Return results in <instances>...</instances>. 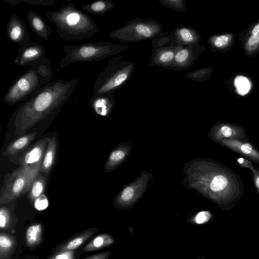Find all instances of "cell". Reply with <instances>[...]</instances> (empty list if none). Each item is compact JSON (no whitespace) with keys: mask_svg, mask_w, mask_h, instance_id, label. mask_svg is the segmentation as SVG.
I'll list each match as a JSON object with an SVG mask.
<instances>
[{"mask_svg":"<svg viewBox=\"0 0 259 259\" xmlns=\"http://www.w3.org/2000/svg\"><path fill=\"white\" fill-rule=\"evenodd\" d=\"M78 83L76 78L68 81L55 79L20 103L13 115L15 135H24L39 122L56 115L68 101Z\"/></svg>","mask_w":259,"mask_h":259,"instance_id":"1","label":"cell"},{"mask_svg":"<svg viewBox=\"0 0 259 259\" xmlns=\"http://www.w3.org/2000/svg\"><path fill=\"white\" fill-rule=\"evenodd\" d=\"M47 18L56 27L59 36L65 41L90 38L98 31L94 20L70 2L59 9L47 12Z\"/></svg>","mask_w":259,"mask_h":259,"instance_id":"2","label":"cell"},{"mask_svg":"<svg viewBox=\"0 0 259 259\" xmlns=\"http://www.w3.org/2000/svg\"><path fill=\"white\" fill-rule=\"evenodd\" d=\"M28 66L30 69L15 79L5 95L3 101L7 105L13 106L24 102L52 81V64L48 56Z\"/></svg>","mask_w":259,"mask_h":259,"instance_id":"3","label":"cell"},{"mask_svg":"<svg viewBox=\"0 0 259 259\" xmlns=\"http://www.w3.org/2000/svg\"><path fill=\"white\" fill-rule=\"evenodd\" d=\"M136 62L119 56L110 59L99 74L93 88V95H113L122 88L133 74Z\"/></svg>","mask_w":259,"mask_h":259,"instance_id":"4","label":"cell"},{"mask_svg":"<svg viewBox=\"0 0 259 259\" xmlns=\"http://www.w3.org/2000/svg\"><path fill=\"white\" fill-rule=\"evenodd\" d=\"M128 49L124 45L104 41L64 46L63 50L65 55L60 60V66L64 68L74 63L102 61Z\"/></svg>","mask_w":259,"mask_h":259,"instance_id":"5","label":"cell"},{"mask_svg":"<svg viewBox=\"0 0 259 259\" xmlns=\"http://www.w3.org/2000/svg\"><path fill=\"white\" fill-rule=\"evenodd\" d=\"M163 32V26L158 21L137 18L111 32L109 37L121 43L133 42L152 40Z\"/></svg>","mask_w":259,"mask_h":259,"instance_id":"6","label":"cell"},{"mask_svg":"<svg viewBox=\"0 0 259 259\" xmlns=\"http://www.w3.org/2000/svg\"><path fill=\"white\" fill-rule=\"evenodd\" d=\"M39 171L19 166L5 175L0 190V203H5L27 194Z\"/></svg>","mask_w":259,"mask_h":259,"instance_id":"7","label":"cell"},{"mask_svg":"<svg viewBox=\"0 0 259 259\" xmlns=\"http://www.w3.org/2000/svg\"><path fill=\"white\" fill-rule=\"evenodd\" d=\"M152 40V51L149 65L169 69L175 55L182 46L176 41L171 30L163 32Z\"/></svg>","mask_w":259,"mask_h":259,"instance_id":"8","label":"cell"},{"mask_svg":"<svg viewBox=\"0 0 259 259\" xmlns=\"http://www.w3.org/2000/svg\"><path fill=\"white\" fill-rule=\"evenodd\" d=\"M48 139V138L40 139L29 147L20 156L17 164L40 171Z\"/></svg>","mask_w":259,"mask_h":259,"instance_id":"9","label":"cell"},{"mask_svg":"<svg viewBox=\"0 0 259 259\" xmlns=\"http://www.w3.org/2000/svg\"><path fill=\"white\" fill-rule=\"evenodd\" d=\"M204 49L198 44L182 46L177 52L169 69L181 71L190 69Z\"/></svg>","mask_w":259,"mask_h":259,"instance_id":"10","label":"cell"},{"mask_svg":"<svg viewBox=\"0 0 259 259\" xmlns=\"http://www.w3.org/2000/svg\"><path fill=\"white\" fill-rule=\"evenodd\" d=\"M211 137L219 143L225 140H249L243 126L227 122L217 123L212 128Z\"/></svg>","mask_w":259,"mask_h":259,"instance_id":"11","label":"cell"},{"mask_svg":"<svg viewBox=\"0 0 259 259\" xmlns=\"http://www.w3.org/2000/svg\"><path fill=\"white\" fill-rule=\"evenodd\" d=\"M18 51V54L14 62L16 65L20 66H28L46 56L45 47L37 42L29 41L20 47Z\"/></svg>","mask_w":259,"mask_h":259,"instance_id":"12","label":"cell"},{"mask_svg":"<svg viewBox=\"0 0 259 259\" xmlns=\"http://www.w3.org/2000/svg\"><path fill=\"white\" fill-rule=\"evenodd\" d=\"M6 33L8 39L19 47L30 41L25 23L16 14L11 16L6 25Z\"/></svg>","mask_w":259,"mask_h":259,"instance_id":"13","label":"cell"},{"mask_svg":"<svg viewBox=\"0 0 259 259\" xmlns=\"http://www.w3.org/2000/svg\"><path fill=\"white\" fill-rule=\"evenodd\" d=\"M219 144L259 165V150L249 140H225Z\"/></svg>","mask_w":259,"mask_h":259,"instance_id":"14","label":"cell"},{"mask_svg":"<svg viewBox=\"0 0 259 259\" xmlns=\"http://www.w3.org/2000/svg\"><path fill=\"white\" fill-rule=\"evenodd\" d=\"M37 133L33 132L22 135L12 141L6 147L2 154L12 161L17 162L22 154L29 148L31 142L37 136Z\"/></svg>","mask_w":259,"mask_h":259,"instance_id":"15","label":"cell"},{"mask_svg":"<svg viewBox=\"0 0 259 259\" xmlns=\"http://www.w3.org/2000/svg\"><path fill=\"white\" fill-rule=\"evenodd\" d=\"M89 104L96 114L106 116L113 108L115 100L113 95H93L89 99Z\"/></svg>","mask_w":259,"mask_h":259,"instance_id":"16","label":"cell"},{"mask_svg":"<svg viewBox=\"0 0 259 259\" xmlns=\"http://www.w3.org/2000/svg\"><path fill=\"white\" fill-rule=\"evenodd\" d=\"M26 18L31 30L38 37L48 40L53 30L43 18L36 12L29 11L26 14Z\"/></svg>","mask_w":259,"mask_h":259,"instance_id":"17","label":"cell"},{"mask_svg":"<svg viewBox=\"0 0 259 259\" xmlns=\"http://www.w3.org/2000/svg\"><path fill=\"white\" fill-rule=\"evenodd\" d=\"M175 41L180 45H197L200 41L199 32L194 28L187 26H181L171 30Z\"/></svg>","mask_w":259,"mask_h":259,"instance_id":"18","label":"cell"},{"mask_svg":"<svg viewBox=\"0 0 259 259\" xmlns=\"http://www.w3.org/2000/svg\"><path fill=\"white\" fill-rule=\"evenodd\" d=\"M57 148L56 137L54 136L48 138L47 146L40 169V173L49 176L55 161Z\"/></svg>","mask_w":259,"mask_h":259,"instance_id":"19","label":"cell"},{"mask_svg":"<svg viewBox=\"0 0 259 259\" xmlns=\"http://www.w3.org/2000/svg\"><path fill=\"white\" fill-rule=\"evenodd\" d=\"M115 7V4L110 0H97L81 6L82 10L95 15H103Z\"/></svg>","mask_w":259,"mask_h":259,"instance_id":"20","label":"cell"},{"mask_svg":"<svg viewBox=\"0 0 259 259\" xmlns=\"http://www.w3.org/2000/svg\"><path fill=\"white\" fill-rule=\"evenodd\" d=\"M48 176L39 172L34 180L27 193L29 199L34 202L44 195L48 183Z\"/></svg>","mask_w":259,"mask_h":259,"instance_id":"21","label":"cell"},{"mask_svg":"<svg viewBox=\"0 0 259 259\" xmlns=\"http://www.w3.org/2000/svg\"><path fill=\"white\" fill-rule=\"evenodd\" d=\"M96 232V229L89 230L75 236L72 239L67 241L61 246L59 247L55 252L65 250L73 251L79 247Z\"/></svg>","mask_w":259,"mask_h":259,"instance_id":"22","label":"cell"},{"mask_svg":"<svg viewBox=\"0 0 259 259\" xmlns=\"http://www.w3.org/2000/svg\"><path fill=\"white\" fill-rule=\"evenodd\" d=\"M114 243V239L110 235L106 233L99 234L83 247L82 251L87 252L95 251L109 246Z\"/></svg>","mask_w":259,"mask_h":259,"instance_id":"23","label":"cell"},{"mask_svg":"<svg viewBox=\"0 0 259 259\" xmlns=\"http://www.w3.org/2000/svg\"><path fill=\"white\" fill-rule=\"evenodd\" d=\"M42 228L40 224L30 226L26 232V242L28 246L32 247L37 245L41 240Z\"/></svg>","mask_w":259,"mask_h":259,"instance_id":"24","label":"cell"},{"mask_svg":"<svg viewBox=\"0 0 259 259\" xmlns=\"http://www.w3.org/2000/svg\"><path fill=\"white\" fill-rule=\"evenodd\" d=\"M15 246V240L11 236L5 233H1L0 235V259H6L13 251Z\"/></svg>","mask_w":259,"mask_h":259,"instance_id":"25","label":"cell"},{"mask_svg":"<svg viewBox=\"0 0 259 259\" xmlns=\"http://www.w3.org/2000/svg\"><path fill=\"white\" fill-rule=\"evenodd\" d=\"M211 71L212 69L210 68H200L187 73L185 77L194 81H204L208 79Z\"/></svg>","mask_w":259,"mask_h":259,"instance_id":"26","label":"cell"},{"mask_svg":"<svg viewBox=\"0 0 259 259\" xmlns=\"http://www.w3.org/2000/svg\"><path fill=\"white\" fill-rule=\"evenodd\" d=\"M234 85L238 93L244 96L249 91L251 84L248 79L242 75H238L234 79Z\"/></svg>","mask_w":259,"mask_h":259,"instance_id":"27","label":"cell"},{"mask_svg":"<svg viewBox=\"0 0 259 259\" xmlns=\"http://www.w3.org/2000/svg\"><path fill=\"white\" fill-rule=\"evenodd\" d=\"M158 2L167 9L175 11H186V0H158Z\"/></svg>","mask_w":259,"mask_h":259,"instance_id":"28","label":"cell"},{"mask_svg":"<svg viewBox=\"0 0 259 259\" xmlns=\"http://www.w3.org/2000/svg\"><path fill=\"white\" fill-rule=\"evenodd\" d=\"M12 6H16L21 3H27L33 6H48L54 5L57 0H4Z\"/></svg>","mask_w":259,"mask_h":259,"instance_id":"29","label":"cell"},{"mask_svg":"<svg viewBox=\"0 0 259 259\" xmlns=\"http://www.w3.org/2000/svg\"><path fill=\"white\" fill-rule=\"evenodd\" d=\"M0 208V228L2 229L8 227L11 219V213L9 207L5 203L1 204Z\"/></svg>","mask_w":259,"mask_h":259,"instance_id":"30","label":"cell"},{"mask_svg":"<svg viewBox=\"0 0 259 259\" xmlns=\"http://www.w3.org/2000/svg\"><path fill=\"white\" fill-rule=\"evenodd\" d=\"M124 152L121 150H117L113 151L109 157L108 162L106 164V167H110L115 163L122 160L124 157Z\"/></svg>","mask_w":259,"mask_h":259,"instance_id":"31","label":"cell"},{"mask_svg":"<svg viewBox=\"0 0 259 259\" xmlns=\"http://www.w3.org/2000/svg\"><path fill=\"white\" fill-rule=\"evenodd\" d=\"M229 41L227 35H221L212 38L209 40V44L216 48H221L224 47Z\"/></svg>","mask_w":259,"mask_h":259,"instance_id":"32","label":"cell"},{"mask_svg":"<svg viewBox=\"0 0 259 259\" xmlns=\"http://www.w3.org/2000/svg\"><path fill=\"white\" fill-rule=\"evenodd\" d=\"M49 259H75V254L74 251L68 250L55 252Z\"/></svg>","mask_w":259,"mask_h":259,"instance_id":"33","label":"cell"},{"mask_svg":"<svg viewBox=\"0 0 259 259\" xmlns=\"http://www.w3.org/2000/svg\"><path fill=\"white\" fill-rule=\"evenodd\" d=\"M235 160L237 164L242 167L248 168L251 171L255 166L252 162L245 157H237Z\"/></svg>","mask_w":259,"mask_h":259,"instance_id":"34","label":"cell"},{"mask_svg":"<svg viewBox=\"0 0 259 259\" xmlns=\"http://www.w3.org/2000/svg\"><path fill=\"white\" fill-rule=\"evenodd\" d=\"M34 203L35 208L38 210L45 209L48 206V200L44 195L37 198Z\"/></svg>","mask_w":259,"mask_h":259,"instance_id":"35","label":"cell"},{"mask_svg":"<svg viewBox=\"0 0 259 259\" xmlns=\"http://www.w3.org/2000/svg\"><path fill=\"white\" fill-rule=\"evenodd\" d=\"M211 217V214L207 211L200 212L196 217V222L198 224H202L208 222Z\"/></svg>","mask_w":259,"mask_h":259,"instance_id":"36","label":"cell"},{"mask_svg":"<svg viewBox=\"0 0 259 259\" xmlns=\"http://www.w3.org/2000/svg\"><path fill=\"white\" fill-rule=\"evenodd\" d=\"M251 172L256 193L259 195V168L255 166Z\"/></svg>","mask_w":259,"mask_h":259,"instance_id":"37","label":"cell"},{"mask_svg":"<svg viewBox=\"0 0 259 259\" xmlns=\"http://www.w3.org/2000/svg\"><path fill=\"white\" fill-rule=\"evenodd\" d=\"M134 191L132 187H127L125 188L121 195V199L124 202L130 200L134 196Z\"/></svg>","mask_w":259,"mask_h":259,"instance_id":"38","label":"cell"},{"mask_svg":"<svg viewBox=\"0 0 259 259\" xmlns=\"http://www.w3.org/2000/svg\"><path fill=\"white\" fill-rule=\"evenodd\" d=\"M110 255V251H106L94 254L84 259H107Z\"/></svg>","mask_w":259,"mask_h":259,"instance_id":"39","label":"cell"},{"mask_svg":"<svg viewBox=\"0 0 259 259\" xmlns=\"http://www.w3.org/2000/svg\"><path fill=\"white\" fill-rule=\"evenodd\" d=\"M247 43L249 46H254L258 44L259 33L254 35H251L248 38Z\"/></svg>","mask_w":259,"mask_h":259,"instance_id":"40","label":"cell"},{"mask_svg":"<svg viewBox=\"0 0 259 259\" xmlns=\"http://www.w3.org/2000/svg\"><path fill=\"white\" fill-rule=\"evenodd\" d=\"M252 35L259 33V23L256 25L251 31Z\"/></svg>","mask_w":259,"mask_h":259,"instance_id":"41","label":"cell"}]
</instances>
